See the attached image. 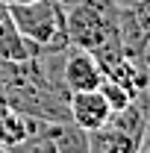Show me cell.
I'll use <instances>...</instances> for the list:
<instances>
[{"mask_svg":"<svg viewBox=\"0 0 150 153\" xmlns=\"http://www.w3.org/2000/svg\"><path fill=\"white\" fill-rule=\"evenodd\" d=\"M88 153H141V144L118 124H106L88 133Z\"/></svg>","mask_w":150,"mask_h":153,"instance_id":"277c9868","label":"cell"},{"mask_svg":"<svg viewBox=\"0 0 150 153\" xmlns=\"http://www.w3.org/2000/svg\"><path fill=\"white\" fill-rule=\"evenodd\" d=\"M50 141L56 153H88V133L79 130L74 121L50 124Z\"/></svg>","mask_w":150,"mask_h":153,"instance_id":"8992f818","label":"cell"},{"mask_svg":"<svg viewBox=\"0 0 150 153\" xmlns=\"http://www.w3.org/2000/svg\"><path fill=\"white\" fill-rule=\"evenodd\" d=\"M103 68L100 62L94 59V53L82 50V47H68V56L62 62V88L68 94L74 91H91L103 82Z\"/></svg>","mask_w":150,"mask_h":153,"instance_id":"7a4b0ae2","label":"cell"},{"mask_svg":"<svg viewBox=\"0 0 150 153\" xmlns=\"http://www.w3.org/2000/svg\"><path fill=\"white\" fill-rule=\"evenodd\" d=\"M18 3H33V0H0V6H18Z\"/></svg>","mask_w":150,"mask_h":153,"instance_id":"ba28073f","label":"cell"},{"mask_svg":"<svg viewBox=\"0 0 150 153\" xmlns=\"http://www.w3.org/2000/svg\"><path fill=\"white\" fill-rule=\"evenodd\" d=\"M44 153H56V150H44Z\"/></svg>","mask_w":150,"mask_h":153,"instance_id":"8fae6325","label":"cell"},{"mask_svg":"<svg viewBox=\"0 0 150 153\" xmlns=\"http://www.w3.org/2000/svg\"><path fill=\"white\" fill-rule=\"evenodd\" d=\"M0 153H9V147H3V144H0Z\"/></svg>","mask_w":150,"mask_h":153,"instance_id":"30bf717a","label":"cell"},{"mask_svg":"<svg viewBox=\"0 0 150 153\" xmlns=\"http://www.w3.org/2000/svg\"><path fill=\"white\" fill-rule=\"evenodd\" d=\"M97 91L103 94V100L109 103V109L115 112H121V109H127L132 103V97L138 94V91H132V88H127L124 82H118V79H109V76H103V82L97 85Z\"/></svg>","mask_w":150,"mask_h":153,"instance_id":"52a82bcc","label":"cell"},{"mask_svg":"<svg viewBox=\"0 0 150 153\" xmlns=\"http://www.w3.org/2000/svg\"><path fill=\"white\" fill-rule=\"evenodd\" d=\"M59 6H62V9H68V6H74V3H79V0H56Z\"/></svg>","mask_w":150,"mask_h":153,"instance_id":"9c48e42d","label":"cell"},{"mask_svg":"<svg viewBox=\"0 0 150 153\" xmlns=\"http://www.w3.org/2000/svg\"><path fill=\"white\" fill-rule=\"evenodd\" d=\"M0 59L3 62H12V65H21V62H30L33 59L30 41L18 33V27L12 24L6 6H0Z\"/></svg>","mask_w":150,"mask_h":153,"instance_id":"5b68a950","label":"cell"},{"mask_svg":"<svg viewBox=\"0 0 150 153\" xmlns=\"http://www.w3.org/2000/svg\"><path fill=\"white\" fill-rule=\"evenodd\" d=\"M68 115H71V121L79 130L94 133V130H100V127L109 124L112 109L103 100V94L97 88H91V91H74V94H68Z\"/></svg>","mask_w":150,"mask_h":153,"instance_id":"3957f363","label":"cell"},{"mask_svg":"<svg viewBox=\"0 0 150 153\" xmlns=\"http://www.w3.org/2000/svg\"><path fill=\"white\" fill-rule=\"evenodd\" d=\"M12 24L18 33L33 47L36 56H59L68 50V36H65V9L56 0H33V3H18L6 6Z\"/></svg>","mask_w":150,"mask_h":153,"instance_id":"6da1fadb","label":"cell"}]
</instances>
